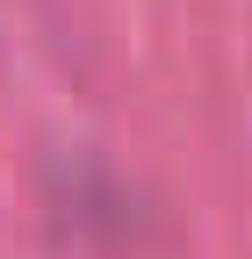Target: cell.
I'll list each match as a JSON object with an SVG mask.
<instances>
[{
    "label": "cell",
    "mask_w": 252,
    "mask_h": 259,
    "mask_svg": "<svg viewBox=\"0 0 252 259\" xmlns=\"http://www.w3.org/2000/svg\"><path fill=\"white\" fill-rule=\"evenodd\" d=\"M44 202H51V223L65 238H122L130 231V187L122 173H108L101 158L87 151H58L51 173H44Z\"/></svg>",
    "instance_id": "cell-1"
}]
</instances>
